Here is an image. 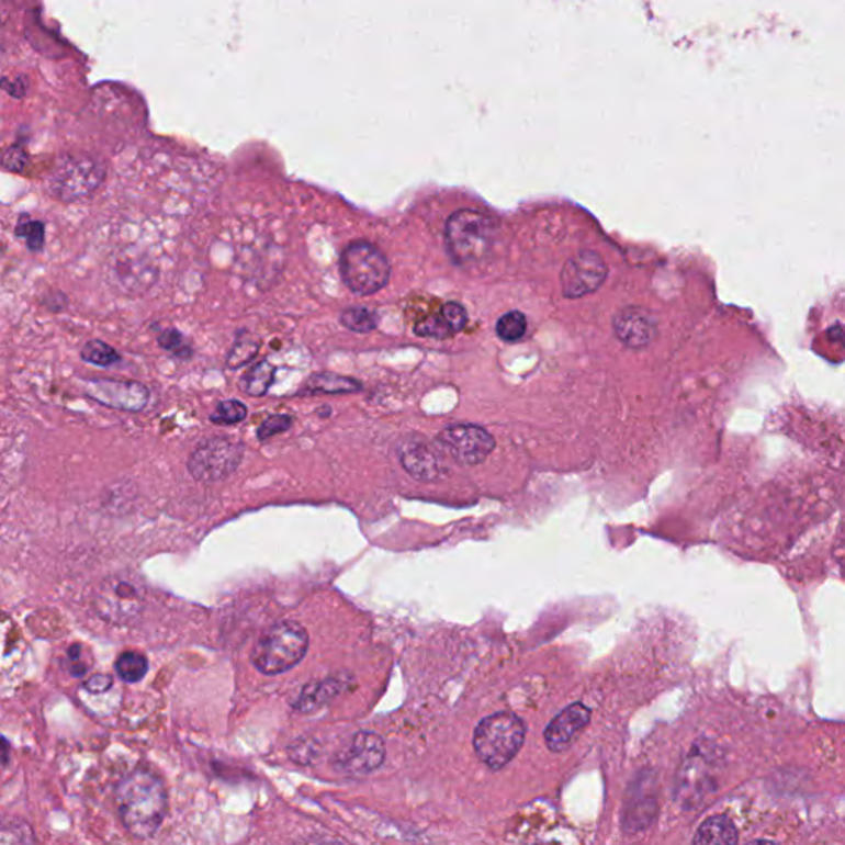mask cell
Segmentation results:
<instances>
[{
    "label": "cell",
    "mask_w": 845,
    "mask_h": 845,
    "mask_svg": "<svg viewBox=\"0 0 845 845\" xmlns=\"http://www.w3.org/2000/svg\"><path fill=\"white\" fill-rule=\"evenodd\" d=\"M612 330L624 346L641 349L653 342L656 336V323L643 307L629 306L616 314Z\"/></svg>",
    "instance_id": "obj_14"
},
{
    "label": "cell",
    "mask_w": 845,
    "mask_h": 845,
    "mask_svg": "<svg viewBox=\"0 0 845 845\" xmlns=\"http://www.w3.org/2000/svg\"><path fill=\"white\" fill-rule=\"evenodd\" d=\"M592 720V710L583 703H573L555 717L545 729L547 746L562 753L576 742Z\"/></svg>",
    "instance_id": "obj_13"
},
{
    "label": "cell",
    "mask_w": 845,
    "mask_h": 845,
    "mask_svg": "<svg viewBox=\"0 0 845 845\" xmlns=\"http://www.w3.org/2000/svg\"><path fill=\"white\" fill-rule=\"evenodd\" d=\"M746 845H776L775 842L771 841H765V838H759V841H753L750 842V844Z\"/></svg>",
    "instance_id": "obj_36"
},
{
    "label": "cell",
    "mask_w": 845,
    "mask_h": 845,
    "mask_svg": "<svg viewBox=\"0 0 845 845\" xmlns=\"http://www.w3.org/2000/svg\"><path fill=\"white\" fill-rule=\"evenodd\" d=\"M340 324H342L346 329L352 330V333L369 334L379 326V314H376L375 311L369 309V307H347V309L340 314Z\"/></svg>",
    "instance_id": "obj_20"
},
{
    "label": "cell",
    "mask_w": 845,
    "mask_h": 845,
    "mask_svg": "<svg viewBox=\"0 0 845 845\" xmlns=\"http://www.w3.org/2000/svg\"><path fill=\"white\" fill-rule=\"evenodd\" d=\"M81 359L84 362L91 363L97 367H111L114 363L120 362L121 356L117 350L110 343L103 342V340H88L83 347H81Z\"/></svg>",
    "instance_id": "obj_21"
},
{
    "label": "cell",
    "mask_w": 845,
    "mask_h": 845,
    "mask_svg": "<svg viewBox=\"0 0 845 845\" xmlns=\"http://www.w3.org/2000/svg\"><path fill=\"white\" fill-rule=\"evenodd\" d=\"M739 832L732 819L726 815H713L706 819L694 835L692 845H736Z\"/></svg>",
    "instance_id": "obj_16"
},
{
    "label": "cell",
    "mask_w": 845,
    "mask_h": 845,
    "mask_svg": "<svg viewBox=\"0 0 845 845\" xmlns=\"http://www.w3.org/2000/svg\"><path fill=\"white\" fill-rule=\"evenodd\" d=\"M113 687V677L106 674H97L84 683V689L91 694H104Z\"/></svg>",
    "instance_id": "obj_33"
},
{
    "label": "cell",
    "mask_w": 845,
    "mask_h": 845,
    "mask_svg": "<svg viewBox=\"0 0 845 845\" xmlns=\"http://www.w3.org/2000/svg\"><path fill=\"white\" fill-rule=\"evenodd\" d=\"M15 237L25 241L32 254H38L45 247V224L44 222L32 221L29 215H22L15 227Z\"/></svg>",
    "instance_id": "obj_23"
},
{
    "label": "cell",
    "mask_w": 845,
    "mask_h": 845,
    "mask_svg": "<svg viewBox=\"0 0 845 845\" xmlns=\"http://www.w3.org/2000/svg\"><path fill=\"white\" fill-rule=\"evenodd\" d=\"M247 415L248 408L240 399H225L218 403L217 408L210 415V419L215 425H237L244 421Z\"/></svg>",
    "instance_id": "obj_26"
},
{
    "label": "cell",
    "mask_w": 845,
    "mask_h": 845,
    "mask_svg": "<svg viewBox=\"0 0 845 845\" xmlns=\"http://www.w3.org/2000/svg\"><path fill=\"white\" fill-rule=\"evenodd\" d=\"M415 334L419 337H431V339H447V337L453 336L440 313L419 320L415 326Z\"/></svg>",
    "instance_id": "obj_29"
},
{
    "label": "cell",
    "mask_w": 845,
    "mask_h": 845,
    "mask_svg": "<svg viewBox=\"0 0 845 845\" xmlns=\"http://www.w3.org/2000/svg\"><path fill=\"white\" fill-rule=\"evenodd\" d=\"M97 609L108 621L127 622L143 609V595L127 579L114 576L106 579L97 593Z\"/></svg>",
    "instance_id": "obj_11"
},
{
    "label": "cell",
    "mask_w": 845,
    "mask_h": 845,
    "mask_svg": "<svg viewBox=\"0 0 845 845\" xmlns=\"http://www.w3.org/2000/svg\"><path fill=\"white\" fill-rule=\"evenodd\" d=\"M157 343L162 347L167 352L173 353V356L180 357V359H189L192 356V349L189 343L185 342V337L177 329H166L157 337Z\"/></svg>",
    "instance_id": "obj_28"
},
{
    "label": "cell",
    "mask_w": 845,
    "mask_h": 845,
    "mask_svg": "<svg viewBox=\"0 0 845 845\" xmlns=\"http://www.w3.org/2000/svg\"><path fill=\"white\" fill-rule=\"evenodd\" d=\"M440 314L443 316L444 323L448 324V327H450L451 333L453 334L460 333V330H463L464 326H466L467 313L460 303L450 301V303H447L441 307Z\"/></svg>",
    "instance_id": "obj_31"
},
{
    "label": "cell",
    "mask_w": 845,
    "mask_h": 845,
    "mask_svg": "<svg viewBox=\"0 0 845 845\" xmlns=\"http://www.w3.org/2000/svg\"><path fill=\"white\" fill-rule=\"evenodd\" d=\"M293 845H343L342 842L337 838L327 837V835H311V837L301 838V841L294 842Z\"/></svg>",
    "instance_id": "obj_35"
},
{
    "label": "cell",
    "mask_w": 845,
    "mask_h": 845,
    "mask_svg": "<svg viewBox=\"0 0 845 845\" xmlns=\"http://www.w3.org/2000/svg\"><path fill=\"white\" fill-rule=\"evenodd\" d=\"M106 179V164L90 154L64 157L48 177L47 189L61 202H78L93 195Z\"/></svg>",
    "instance_id": "obj_6"
},
{
    "label": "cell",
    "mask_w": 845,
    "mask_h": 845,
    "mask_svg": "<svg viewBox=\"0 0 845 845\" xmlns=\"http://www.w3.org/2000/svg\"><path fill=\"white\" fill-rule=\"evenodd\" d=\"M309 650V634L296 621H280L268 628L251 651L255 669L278 676L296 667Z\"/></svg>",
    "instance_id": "obj_2"
},
{
    "label": "cell",
    "mask_w": 845,
    "mask_h": 845,
    "mask_svg": "<svg viewBox=\"0 0 845 845\" xmlns=\"http://www.w3.org/2000/svg\"><path fill=\"white\" fill-rule=\"evenodd\" d=\"M2 87L14 98H22L27 93V80L24 77L19 78V80H12L11 83H9L8 78H4Z\"/></svg>",
    "instance_id": "obj_34"
},
{
    "label": "cell",
    "mask_w": 845,
    "mask_h": 845,
    "mask_svg": "<svg viewBox=\"0 0 845 845\" xmlns=\"http://www.w3.org/2000/svg\"><path fill=\"white\" fill-rule=\"evenodd\" d=\"M403 470L418 481H433L440 477L441 467L433 451L422 443H406L399 451Z\"/></svg>",
    "instance_id": "obj_15"
},
{
    "label": "cell",
    "mask_w": 845,
    "mask_h": 845,
    "mask_svg": "<svg viewBox=\"0 0 845 845\" xmlns=\"http://www.w3.org/2000/svg\"><path fill=\"white\" fill-rule=\"evenodd\" d=\"M608 277V267L601 255L596 251H579L566 261L560 274L563 296L578 300L586 294L595 293Z\"/></svg>",
    "instance_id": "obj_9"
},
{
    "label": "cell",
    "mask_w": 845,
    "mask_h": 845,
    "mask_svg": "<svg viewBox=\"0 0 845 845\" xmlns=\"http://www.w3.org/2000/svg\"><path fill=\"white\" fill-rule=\"evenodd\" d=\"M496 241V224L480 210H458L447 222V245L460 264H480Z\"/></svg>",
    "instance_id": "obj_3"
},
{
    "label": "cell",
    "mask_w": 845,
    "mask_h": 845,
    "mask_svg": "<svg viewBox=\"0 0 845 845\" xmlns=\"http://www.w3.org/2000/svg\"><path fill=\"white\" fill-rule=\"evenodd\" d=\"M258 350H260V342L258 340H255L248 334H240V337L235 340V346L232 347L230 353H228V369L235 370L247 365L257 357Z\"/></svg>",
    "instance_id": "obj_24"
},
{
    "label": "cell",
    "mask_w": 845,
    "mask_h": 845,
    "mask_svg": "<svg viewBox=\"0 0 845 845\" xmlns=\"http://www.w3.org/2000/svg\"><path fill=\"white\" fill-rule=\"evenodd\" d=\"M116 802L124 827L134 837L149 838L162 824L169 799L159 776L137 768L117 786Z\"/></svg>",
    "instance_id": "obj_1"
},
{
    "label": "cell",
    "mask_w": 845,
    "mask_h": 845,
    "mask_svg": "<svg viewBox=\"0 0 845 845\" xmlns=\"http://www.w3.org/2000/svg\"><path fill=\"white\" fill-rule=\"evenodd\" d=\"M87 393L101 405L124 412H140L149 402V388L131 380H88Z\"/></svg>",
    "instance_id": "obj_12"
},
{
    "label": "cell",
    "mask_w": 845,
    "mask_h": 845,
    "mask_svg": "<svg viewBox=\"0 0 845 845\" xmlns=\"http://www.w3.org/2000/svg\"><path fill=\"white\" fill-rule=\"evenodd\" d=\"M29 157L21 146H11L2 156V166L11 172H22L27 166Z\"/></svg>",
    "instance_id": "obj_32"
},
{
    "label": "cell",
    "mask_w": 845,
    "mask_h": 845,
    "mask_svg": "<svg viewBox=\"0 0 845 845\" xmlns=\"http://www.w3.org/2000/svg\"><path fill=\"white\" fill-rule=\"evenodd\" d=\"M291 425H293V418L290 415H271L258 428V440L268 441L274 435L290 430Z\"/></svg>",
    "instance_id": "obj_30"
},
{
    "label": "cell",
    "mask_w": 845,
    "mask_h": 845,
    "mask_svg": "<svg viewBox=\"0 0 845 845\" xmlns=\"http://www.w3.org/2000/svg\"><path fill=\"white\" fill-rule=\"evenodd\" d=\"M2 743H4V763H8V755H9V743L8 740H2Z\"/></svg>",
    "instance_id": "obj_37"
},
{
    "label": "cell",
    "mask_w": 845,
    "mask_h": 845,
    "mask_svg": "<svg viewBox=\"0 0 845 845\" xmlns=\"http://www.w3.org/2000/svg\"><path fill=\"white\" fill-rule=\"evenodd\" d=\"M385 762V743L372 732H359L342 752L337 753L333 765L347 776H363L375 771Z\"/></svg>",
    "instance_id": "obj_10"
},
{
    "label": "cell",
    "mask_w": 845,
    "mask_h": 845,
    "mask_svg": "<svg viewBox=\"0 0 845 845\" xmlns=\"http://www.w3.org/2000/svg\"><path fill=\"white\" fill-rule=\"evenodd\" d=\"M362 390V383L350 376L337 375V373H314L304 383L301 393L303 395H340V393H356Z\"/></svg>",
    "instance_id": "obj_17"
},
{
    "label": "cell",
    "mask_w": 845,
    "mask_h": 845,
    "mask_svg": "<svg viewBox=\"0 0 845 845\" xmlns=\"http://www.w3.org/2000/svg\"><path fill=\"white\" fill-rule=\"evenodd\" d=\"M245 447L240 441L217 437L203 441L189 458V471L196 481L217 483L227 480L244 460Z\"/></svg>",
    "instance_id": "obj_7"
},
{
    "label": "cell",
    "mask_w": 845,
    "mask_h": 845,
    "mask_svg": "<svg viewBox=\"0 0 845 845\" xmlns=\"http://www.w3.org/2000/svg\"><path fill=\"white\" fill-rule=\"evenodd\" d=\"M339 271L343 284L357 296L379 293L392 277L388 258L369 241L347 245L340 255Z\"/></svg>",
    "instance_id": "obj_5"
},
{
    "label": "cell",
    "mask_w": 845,
    "mask_h": 845,
    "mask_svg": "<svg viewBox=\"0 0 845 845\" xmlns=\"http://www.w3.org/2000/svg\"><path fill=\"white\" fill-rule=\"evenodd\" d=\"M0 845H35L34 832L24 821L5 822L0 832Z\"/></svg>",
    "instance_id": "obj_27"
},
{
    "label": "cell",
    "mask_w": 845,
    "mask_h": 845,
    "mask_svg": "<svg viewBox=\"0 0 845 845\" xmlns=\"http://www.w3.org/2000/svg\"><path fill=\"white\" fill-rule=\"evenodd\" d=\"M496 333L504 342H517L526 336L527 317L519 311H510L497 320Z\"/></svg>",
    "instance_id": "obj_25"
},
{
    "label": "cell",
    "mask_w": 845,
    "mask_h": 845,
    "mask_svg": "<svg viewBox=\"0 0 845 845\" xmlns=\"http://www.w3.org/2000/svg\"><path fill=\"white\" fill-rule=\"evenodd\" d=\"M277 375V369L268 360L255 363L240 380L241 390L250 396L267 395Z\"/></svg>",
    "instance_id": "obj_19"
},
{
    "label": "cell",
    "mask_w": 845,
    "mask_h": 845,
    "mask_svg": "<svg viewBox=\"0 0 845 845\" xmlns=\"http://www.w3.org/2000/svg\"><path fill=\"white\" fill-rule=\"evenodd\" d=\"M147 660L139 653H124L117 657L116 673L124 683H139L147 674Z\"/></svg>",
    "instance_id": "obj_22"
},
{
    "label": "cell",
    "mask_w": 845,
    "mask_h": 845,
    "mask_svg": "<svg viewBox=\"0 0 845 845\" xmlns=\"http://www.w3.org/2000/svg\"><path fill=\"white\" fill-rule=\"evenodd\" d=\"M437 444L458 463L476 466L493 453L496 440L477 425H453L438 435Z\"/></svg>",
    "instance_id": "obj_8"
},
{
    "label": "cell",
    "mask_w": 845,
    "mask_h": 845,
    "mask_svg": "<svg viewBox=\"0 0 845 845\" xmlns=\"http://www.w3.org/2000/svg\"><path fill=\"white\" fill-rule=\"evenodd\" d=\"M526 740V725L510 712L481 720L474 732V750L491 769H503L516 758Z\"/></svg>",
    "instance_id": "obj_4"
},
{
    "label": "cell",
    "mask_w": 845,
    "mask_h": 845,
    "mask_svg": "<svg viewBox=\"0 0 845 845\" xmlns=\"http://www.w3.org/2000/svg\"><path fill=\"white\" fill-rule=\"evenodd\" d=\"M343 687H346V683L342 679H326L320 680V683L307 684L294 702V709L300 710V712H314L334 697L339 696Z\"/></svg>",
    "instance_id": "obj_18"
}]
</instances>
